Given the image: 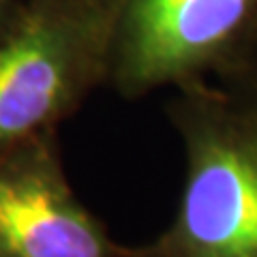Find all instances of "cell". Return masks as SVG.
Returning a JSON list of instances; mask_svg holds the SVG:
<instances>
[{"label":"cell","instance_id":"1","mask_svg":"<svg viewBox=\"0 0 257 257\" xmlns=\"http://www.w3.org/2000/svg\"><path fill=\"white\" fill-rule=\"evenodd\" d=\"M165 114L184 152L178 208L124 257H257V116L210 79L174 88Z\"/></svg>","mask_w":257,"mask_h":257},{"label":"cell","instance_id":"2","mask_svg":"<svg viewBox=\"0 0 257 257\" xmlns=\"http://www.w3.org/2000/svg\"><path fill=\"white\" fill-rule=\"evenodd\" d=\"M114 0H24L0 30V155L109 84Z\"/></svg>","mask_w":257,"mask_h":257},{"label":"cell","instance_id":"3","mask_svg":"<svg viewBox=\"0 0 257 257\" xmlns=\"http://www.w3.org/2000/svg\"><path fill=\"white\" fill-rule=\"evenodd\" d=\"M257 26V0H114L109 84L135 101L216 75Z\"/></svg>","mask_w":257,"mask_h":257},{"label":"cell","instance_id":"4","mask_svg":"<svg viewBox=\"0 0 257 257\" xmlns=\"http://www.w3.org/2000/svg\"><path fill=\"white\" fill-rule=\"evenodd\" d=\"M0 257H124L71 187L56 131L0 155Z\"/></svg>","mask_w":257,"mask_h":257},{"label":"cell","instance_id":"5","mask_svg":"<svg viewBox=\"0 0 257 257\" xmlns=\"http://www.w3.org/2000/svg\"><path fill=\"white\" fill-rule=\"evenodd\" d=\"M214 77L216 84L257 116V26Z\"/></svg>","mask_w":257,"mask_h":257},{"label":"cell","instance_id":"6","mask_svg":"<svg viewBox=\"0 0 257 257\" xmlns=\"http://www.w3.org/2000/svg\"><path fill=\"white\" fill-rule=\"evenodd\" d=\"M22 5L24 0H0V30L15 18V13L20 11Z\"/></svg>","mask_w":257,"mask_h":257}]
</instances>
